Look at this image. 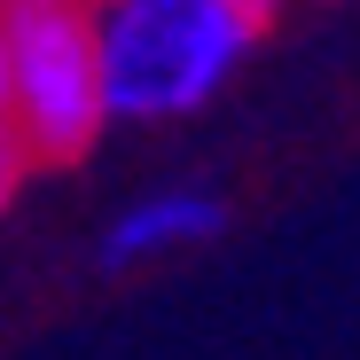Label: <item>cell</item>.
<instances>
[{
	"mask_svg": "<svg viewBox=\"0 0 360 360\" xmlns=\"http://www.w3.org/2000/svg\"><path fill=\"white\" fill-rule=\"evenodd\" d=\"M274 0H102V86L117 126L196 117L266 39Z\"/></svg>",
	"mask_w": 360,
	"mask_h": 360,
	"instance_id": "obj_1",
	"label": "cell"
},
{
	"mask_svg": "<svg viewBox=\"0 0 360 360\" xmlns=\"http://www.w3.org/2000/svg\"><path fill=\"white\" fill-rule=\"evenodd\" d=\"M110 126L94 8H8L0 16V165L8 188L32 165H79Z\"/></svg>",
	"mask_w": 360,
	"mask_h": 360,
	"instance_id": "obj_2",
	"label": "cell"
},
{
	"mask_svg": "<svg viewBox=\"0 0 360 360\" xmlns=\"http://www.w3.org/2000/svg\"><path fill=\"white\" fill-rule=\"evenodd\" d=\"M219 227H227V196L204 188V180H172V188L134 196L126 212L102 227V251H94V259H102L110 274H126V266H149V259H172V251L212 243Z\"/></svg>",
	"mask_w": 360,
	"mask_h": 360,
	"instance_id": "obj_3",
	"label": "cell"
},
{
	"mask_svg": "<svg viewBox=\"0 0 360 360\" xmlns=\"http://www.w3.org/2000/svg\"><path fill=\"white\" fill-rule=\"evenodd\" d=\"M8 8H102V0H8Z\"/></svg>",
	"mask_w": 360,
	"mask_h": 360,
	"instance_id": "obj_4",
	"label": "cell"
}]
</instances>
